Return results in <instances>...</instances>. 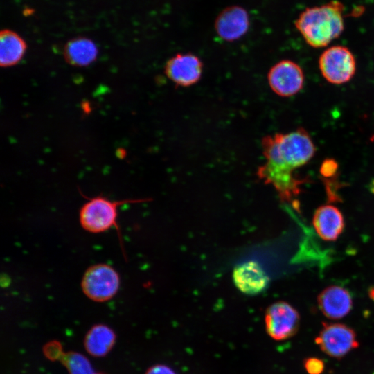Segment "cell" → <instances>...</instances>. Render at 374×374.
I'll list each match as a JSON object with an SVG mask.
<instances>
[{"label":"cell","instance_id":"obj_13","mask_svg":"<svg viewBox=\"0 0 374 374\" xmlns=\"http://www.w3.org/2000/svg\"><path fill=\"white\" fill-rule=\"evenodd\" d=\"M312 222L318 235L326 241L336 240L344 228L343 215L333 205L319 206L314 214Z\"/></svg>","mask_w":374,"mask_h":374},{"label":"cell","instance_id":"obj_8","mask_svg":"<svg viewBox=\"0 0 374 374\" xmlns=\"http://www.w3.org/2000/svg\"><path fill=\"white\" fill-rule=\"evenodd\" d=\"M267 79L271 90L282 97L295 95L303 87V72L296 63L283 60L269 70Z\"/></svg>","mask_w":374,"mask_h":374},{"label":"cell","instance_id":"obj_1","mask_svg":"<svg viewBox=\"0 0 374 374\" xmlns=\"http://www.w3.org/2000/svg\"><path fill=\"white\" fill-rule=\"evenodd\" d=\"M262 147L266 161L258 168V177L271 184L283 201L292 202L304 183V179L294 175V171L307 163L316 151L311 137L299 127L289 133L265 136Z\"/></svg>","mask_w":374,"mask_h":374},{"label":"cell","instance_id":"obj_15","mask_svg":"<svg viewBox=\"0 0 374 374\" xmlns=\"http://www.w3.org/2000/svg\"><path fill=\"white\" fill-rule=\"evenodd\" d=\"M64 55L69 64L84 66L96 60L98 48L92 40L86 37H77L66 44Z\"/></svg>","mask_w":374,"mask_h":374},{"label":"cell","instance_id":"obj_18","mask_svg":"<svg viewBox=\"0 0 374 374\" xmlns=\"http://www.w3.org/2000/svg\"><path fill=\"white\" fill-rule=\"evenodd\" d=\"M338 170V163L333 159H326L323 161L320 173L323 179H330L336 177Z\"/></svg>","mask_w":374,"mask_h":374},{"label":"cell","instance_id":"obj_10","mask_svg":"<svg viewBox=\"0 0 374 374\" xmlns=\"http://www.w3.org/2000/svg\"><path fill=\"white\" fill-rule=\"evenodd\" d=\"M250 25L247 10L240 6H231L224 8L215 21V30L224 41L233 42L244 35Z\"/></svg>","mask_w":374,"mask_h":374},{"label":"cell","instance_id":"obj_14","mask_svg":"<svg viewBox=\"0 0 374 374\" xmlns=\"http://www.w3.org/2000/svg\"><path fill=\"white\" fill-rule=\"evenodd\" d=\"M115 341L116 335L112 329L104 324H97L92 326L87 333L84 345L91 355L100 357L111 350Z\"/></svg>","mask_w":374,"mask_h":374},{"label":"cell","instance_id":"obj_2","mask_svg":"<svg viewBox=\"0 0 374 374\" xmlns=\"http://www.w3.org/2000/svg\"><path fill=\"white\" fill-rule=\"evenodd\" d=\"M344 4L337 0L307 8L295 20L294 26L309 46L324 47L344 31Z\"/></svg>","mask_w":374,"mask_h":374},{"label":"cell","instance_id":"obj_7","mask_svg":"<svg viewBox=\"0 0 374 374\" xmlns=\"http://www.w3.org/2000/svg\"><path fill=\"white\" fill-rule=\"evenodd\" d=\"M300 316L297 310L285 301L270 305L265 314V330L276 341L293 337L299 330Z\"/></svg>","mask_w":374,"mask_h":374},{"label":"cell","instance_id":"obj_20","mask_svg":"<svg viewBox=\"0 0 374 374\" xmlns=\"http://www.w3.org/2000/svg\"><path fill=\"white\" fill-rule=\"evenodd\" d=\"M145 374H176L173 369L165 364H156L150 367Z\"/></svg>","mask_w":374,"mask_h":374},{"label":"cell","instance_id":"obj_3","mask_svg":"<svg viewBox=\"0 0 374 374\" xmlns=\"http://www.w3.org/2000/svg\"><path fill=\"white\" fill-rule=\"evenodd\" d=\"M86 202L79 211V222L82 228L91 233H101L110 229H115L125 258L122 235L117 222L118 207L126 204L143 202L144 199H124L111 200L101 195L86 197Z\"/></svg>","mask_w":374,"mask_h":374},{"label":"cell","instance_id":"obj_6","mask_svg":"<svg viewBox=\"0 0 374 374\" xmlns=\"http://www.w3.org/2000/svg\"><path fill=\"white\" fill-rule=\"evenodd\" d=\"M315 343L325 354L337 359L359 346L355 332L342 323H323Z\"/></svg>","mask_w":374,"mask_h":374},{"label":"cell","instance_id":"obj_21","mask_svg":"<svg viewBox=\"0 0 374 374\" xmlns=\"http://www.w3.org/2000/svg\"><path fill=\"white\" fill-rule=\"evenodd\" d=\"M374 374V373H373Z\"/></svg>","mask_w":374,"mask_h":374},{"label":"cell","instance_id":"obj_4","mask_svg":"<svg viewBox=\"0 0 374 374\" xmlns=\"http://www.w3.org/2000/svg\"><path fill=\"white\" fill-rule=\"evenodd\" d=\"M120 284V276L113 267L105 263H98L86 269L80 285L82 292L89 299L105 302L116 294Z\"/></svg>","mask_w":374,"mask_h":374},{"label":"cell","instance_id":"obj_5","mask_svg":"<svg viewBox=\"0 0 374 374\" xmlns=\"http://www.w3.org/2000/svg\"><path fill=\"white\" fill-rule=\"evenodd\" d=\"M319 66L323 78L335 84L348 82L356 70L354 55L343 46H333L325 50L319 57Z\"/></svg>","mask_w":374,"mask_h":374},{"label":"cell","instance_id":"obj_11","mask_svg":"<svg viewBox=\"0 0 374 374\" xmlns=\"http://www.w3.org/2000/svg\"><path fill=\"white\" fill-rule=\"evenodd\" d=\"M233 282L242 292L254 295L264 291L267 287L269 278L256 262L250 260L235 267L233 272Z\"/></svg>","mask_w":374,"mask_h":374},{"label":"cell","instance_id":"obj_9","mask_svg":"<svg viewBox=\"0 0 374 374\" xmlns=\"http://www.w3.org/2000/svg\"><path fill=\"white\" fill-rule=\"evenodd\" d=\"M203 63L195 55L178 53L168 60L165 73L176 85L189 87L201 78Z\"/></svg>","mask_w":374,"mask_h":374},{"label":"cell","instance_id":"obj_19","mask_svg":"<svg viewBox=\"0 0 374 374\" xmlns=\"http://www.w3.org/2000/svg\"><path fill=\"white\" fill-rule=\"evenodd\" d=\"M303 364L308 374H321L325 368L323 362L317 357L307 358Z\"/></svg>","mask_w":374,"mask_h":374},{"label":"cell","instance_id":"obj_17","mask_svg":"<svg viewBox=\"0 0 374 374\" xmlns=\"http://www.w3.org/2000/svg\"><path fill=\"white\" fill-rule=\"evenodd\" d=\"M50 359L60 360L69 374H101L93 369L85 356L73 351L63 353L60 344L53 349Z\"/></svg>","mask_w":374,"mask_h":374},{"label":"cell","instance_id":"obj_16","mask_svg":"<svg viewBox=\"0 0 374 374\" xmlns=\"http://www.w3.org/2000/svg\"><path fill=\"white\" fill-rule=\"evenodd\" d=\"M26 49L24 39L16 33L4 30L0 34V64L8 67L17 64Z\"/></svg>","mask_w":374,"mask_h":374},{"label":"cell","instance_id":"obj_12","mask_svg":"<svg viewBox=\"0 0 374 374\" xmlns=\"http://www.w3.org/2000/svg\"><path fill=\"white\" fill-rule=\"evenodd\" d=\"M317 303L323 315L330 319L344 317L353 307V300L348 291L337 285L325 288L319 294Z\"/></svg>","mask_w":374,"mask_h":374}]
</instances>
